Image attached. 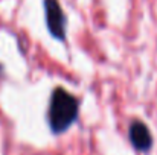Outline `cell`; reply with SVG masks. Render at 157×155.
Instances as JSON below:
<instances>
[{
	"label": "cell",
	"instance_id": "6da1fadb",
	"mask_svg": "<svg viewBox=\"0 0 157 155\" xmlns=\"http://www.w3.org/2000/svg\"><path fill=\"white\" fill-rule=\"evenodd\" d=\"M78 113L76 99L64 91L63 88H56L52 94L51 109H49V122L55 132H61L70 126Z\"/></svg>",
	"mask_w": 157,
	"mask_h": 155
},
{
	"label": "cell",
	"instance_id": "7a4b0ae2",
	"mask_svg": "<svg viewBox=\"0 0 157 155\" xmlns=\"http://www.w3.org/2000/svg\"><path fill=\"white\" fill-rule=\"evenodd\" d=\"M46 15H48V26L53 37L64 38V15L56 0H46Z\"/></svg>",
	"mask_w": 157,
	"mask_h": 155
},
{
	"label": "cell",
	"instance_id": "3957f363",
	"mask_svg": "<svg viewBox=\"0 0 157 155\" xmlns=\"http://www.w3.org/2000/svg\"><path fill=\"white\" fill-rule=\"evenodd\" d=\"M130 138H131V143L134 145V148L140 149V151H147L150 149L153 140H151V134L148 131V128L140 123V122H136L131 125L130 128Z\"/></svg>",
	"mask_w": 157,
	"mask_h": 155
}]
</instances>
